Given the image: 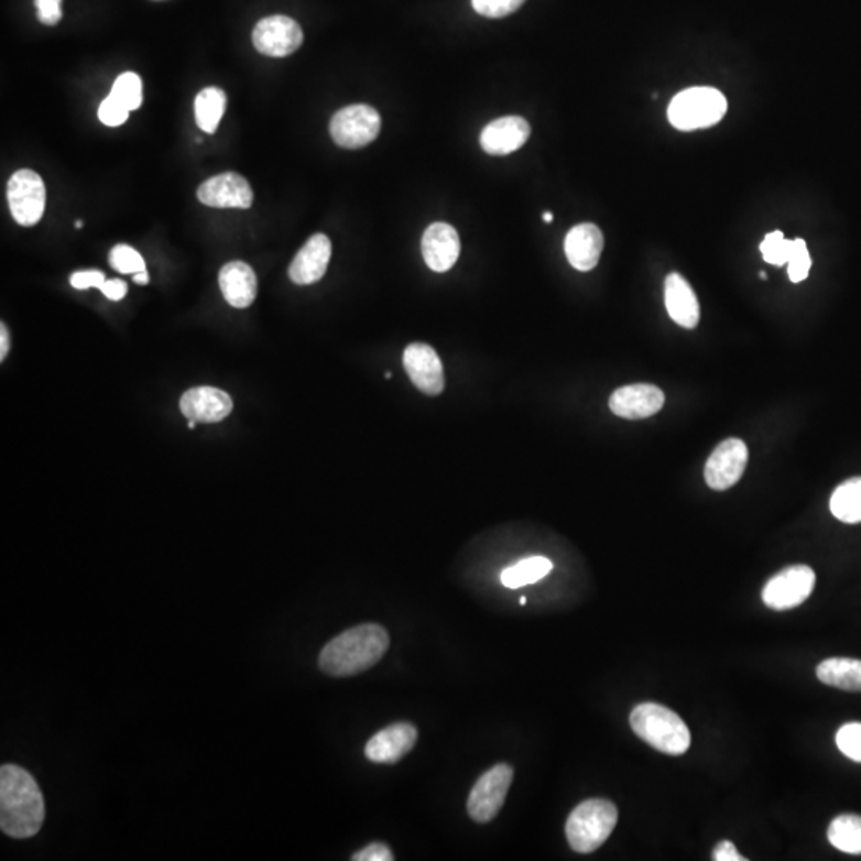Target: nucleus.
I'll list each match as a JSON object with an SVG mask.
<instances>
[{
  "label": "nucleus",
  "instance_id": "47",
  "mask_svg": "<svg viewBox=\"0 0 861 861\" xmlns=\"http://www.w3.org/2000/svg\"><path fill=\"white\" fill-rule=\"evenodd\" d=\"M391 377H393V373H391V372H386L385 373V379H391Z\"/></svg>",
  "mask_w": 861,
  "mask_h": 861
},
{
  "label": "nucleus",
  "instance_id": "33",
  "mask_svg": "<svg viewBox=\"0 0 861 861\" xmlns=\"http://www.w3.org/2000/svg\"><path fill=\"white\" fill-rule=\"evenodd\" d=\"M525 0H472V7L479 15L486 18H504L517 12Z\"/></svg>",
  "mask_w": 861,
  "mask_h": 861
},
{
  "label": "nucleus",
  "instance_id": "37",
  "mask_svg": "<svg viewBox=\"0 0 861 861\" xmlns=\"http://www.w3.org/2000/svg\"><path fill=\"white\" fill-rule=\"evenodd\" d=\"M355 861H393L394 855L390 847L383 842H373L351 857Z\"/></svg>",
  "mask_w": 861,
  "mask_h": 861
},
{
  "label": "nucleus",
  "instance_id": "36",
  "mask_svg": "<svg viewBox=\"0 0 861 861\" xmlns=\"http://www.w3.org/2000/svg\"><path fill=\"white\" fill-rule=\"evenodd\" d=\"M106 283V275L99 270H85L70 276V286L78 291L90 290V287H101Z\"/></svg>",
  "mask_w": 861,
  "mask_h": 861
},
{
  "label": "nucleus",
  "instance_id": "41",
  "mask_svg": "<svg viewBox=\"0 0 861 861\" xmlns=\"http://www.w3.org/2000/svg\"><path fill=\"white\" fill-rule=\"evenodd\" d=\"M133 281L134 283L139 284V286H145V284H149L151 277H149L148 270H144V272L134 273Z\"/></svg>",
  "mask_w": 861,
  "mask_h": 861
},
{
  "label": "nucleus",
  "instance_id": "20",
  "mask_svg": "<svg viewBox=\"0 0 861 861\" xmlns=\"http://www.w3.org/2000/svg\"><path fill=\"white\" fill-rule=\"evenodd\" d=\"M603 233L596 224H579L568 231L565 238V254L569 265L579 272L596 269L603 251Z\"/></svg>",
  "mask_w": 861,
  "mask_h": 861
},
{
  "label": "nucleus",
  "instance_id": "42",
  "mask_svg": "<svg viewBox=\"0 0 861 861\" xmlns=\"http://www.w3.org/2000/svg\"><path fill=\"white\" fill-rule=\"evenodd\" d=\"M544 222L551 224L554 220L553 212L546 211L543 215Z\"/></svg>",
  "mask_w": 861,
  "mask_h": 861
},
{
  "label": "nucleus",
  "instance_id": "3",
  "mask_svg": "<svg viewBox=\"0 0 861 861\" xmlns=\"http://www.w3.org/2000/svg\"><path fill=\"white\" fill-rule=\"evenodd\" d=\"M632 731L657 752L679 756L691 746V732L671 708L660 704H640L632 710Z\"/></svg>",
  "mask_w": 861,
  "mask_h": 861
},
{
  "label": "nucleus",
  "instance_id": "10",
  "mask_svg": "<svg viewBox=\"0 0 861 861\" xmlns=\"http://www.w3.org/2000/svg\"><path fill=\"white\" fill-rule=\"evenodd\" d=\"M252 42L262 55L284 58L293 55L304 44V31L301 24L290 17L263 18L255 24Z\"/></svg>",
  "mask_w": 861,
  "mask_h": 861
},
{
  "label": "nucleus",
  "instance_id": "34",
  "mask_svg": "<svg viewBox=\"0 0 861 861\" xmlns=\"http://www.w3.org/2000/svg\"><path fill=\"white\" fill-rule=\"evenodd\" d=\"M98 116L106 127H120V124L127 122L130 110L124 108L122 102L117 101L113 96L109 95L99 106Z\"/></svg>",
  "mask_w": 861,
  "mask_h": 861
},
{
  "label": "nucleus",
  "instance_id": "4",
  "mask_svg": "<svg viewBox=\"0 0 861 861\" xmlns=\"http://www.w3.org/2000/svg\"><path fill=\"white\" fill-rule=\"evenodd\" d=\"M618 809L608 799H587L579 804L567 820L568 844L575 852H596L607 842L618 825Z\"/></svg>",
  "mask_w": 861,
  "mask_h": 861
},
{
  "label": "nucleus",
  "instance_id": "40",
  "mask_svg": "<svg viewBox=\"0 0 861 861\" xmlns=\"http://www.w3.org/2000/svg\"><path fill=\"white\" fill-rule=\"evenodd\" d=\"M9 330H7L6 324H0V361H6L7 355H9Z\"/></svg>",
  "mask_w": 861,
  "mask_h": 861
},
{
  "label": "nucleus",
  "instance_id": "11",
  "mask_svg": "<svg viewBox=\"0 0 861 861\" xmlns=\"http://www.w3.org/2000/svg\"><path fill=\"white\" fill-rule=\"evenodd\" d=\"M749 462V448L740 439H726L713 454L708 457L706 465V482L710 489L717 492L731 489L742 479Z\"/></svg>",
  "mask_w": 861,
  "mask_h": 861
},
{
  "label": "nucleus",
  "instance_id": "39",
  "mask_svg": "<svg viewBox=\"0 0 861 861\" xmlns=\"http://www.w3.org/2000/svg\"><path fill=\"white\" fill-rule=\"evenodd\" d=\"M715 861H745L739 850L729 841L720 842L713 850Z\"/></svg>",
  "mask_w": 861,
  "mask_h": 861
},
{
  "label": "nucleus",
  "instance_id": "18",
  "mask_svg": "<svg viewBox=\"0 0 861 861\" xmlns=\"http://www.w3.org/2000/svg\"><path fill=\"white\" fill-rule=\"evenodd\" d=\"M532 134V128L522 117L509 116L493 120L480 133V148L490 155H509L519 151Z\"/></svg>",
  "mask_w": 861,
  "mask_h": 861
},
{
  "label": "nucleus",
  "instance_id": "28",
  "mask_svg": "<svg viewBox=\"0 0 861 861\" xmlns=\"http://www.w3.org/2000/svg\"><path fill=\"white\" fill-rule=\"evenodd\" d=\"M110 96L122 102L128 110H138L142 105V81L134 73H124L117 78Z\"/></svg>",
  "mask_w": 861,
  "mask_h": 861
},
{
  "label": "nucleus",
  "instance_id": "46",
  "mask_svg": "<svg viewBox=\"0 0 861 861\" xmlns=\"http://www.w3.org/2000/svg\"><path fill=\"white\" fill-rule=\"evenodd\" d=\"M521 604H522V607H525V604H526V599H525V597H522V599H521Z\"/></svg>",
  "mask_w": 861,
  "mask_h": 861
},
{
  "label": "nucleus",
  "instance_id": "7",
  "mask_svg": "<svg viewBox=\"0 0 861 861\" xmlns=\"http://www.w3.org/2000/svg\"><path fill=\"white\" fill-rule=\"evenodd\" d=\"M330 137L344 149H362L379 138L382 119L375 109L366 105L340 109L330 120Z\"/></svg>",
  "mask_w": 861,
  "mask_h": 861
},
{
  "label": "nucleus",
  "instance_id": "29",
  "mask_svg": "<svg viewBox=\"0 0 861 861\" xmlns=\"http://www.w3.org/2000/svg\"><path fill=\"white\" fill-rule=\"evenodd\" d=\"M109 263L116 272L122 275H134V273L144 272L145 262L137 249L128 244H117L109 254Z\"/></svg>",
  "mask_w": 861,
  "mask_h": 861
},
{
  "label": "nucleus",
  "instance_id": "5",
  "mask_svg": "<svg viewBox=\"0 0 861 861\" xmlns=\"http://www.w3.org/2000/svg\"><path fill=\"white\" fill-rule=\"evenodd\" d=\"M728 112V99L711 87H694L678 92L668 106L672 127L679 131H696L720 123Z\"/></svg>",
  "mask_w": 861,
  "mask_h": 861
},
{
  "label": "nucleus",
  "instance_id": "21",
  "mask_svg": "<svg viewBox=\"0 0 861 861\" xmlns=\"http://www.w3.org/2000/svg\"><path fill=\"white\" fill-rule=\"evenodd\" d=\"M665 307L668 316L685 329H694L700 321L697 295L691 284L678 273H671L665 280Z\"/></svg>",
  "mask_w": 861,
  "mask_h": 861
},
{
  "label": "nucleus",
  "instance_id": "2",
  "mask_svg": "<svg viewBox=\"0 0 861 861\" xmlns=\"http://www.w3.org/2000/svg\"><path fill=\"white\" fill-rule=\"evenodd\" d=\"M390 647V635L380 624H361L330 640L321 654L319 667L330 677H355L379 664Z\"/></svg>",
  "mask_w": 861,
  "mask_h": 861
},
{
  "label": "nucleus",
  "instance_id": "35",
  "mask_svg": "<svg viewBox=\"0 0 861 861\" xmlns=\"http://www.w3.org/2000/svg\"><path fill=\"white\" fill-rule=\"evenodd\" d=\"M63 0H35L39 21L45 26H56L62 21Z\"/></svg>",
  "mask_w": 861,
  "mask_h": 861
},
{
  "label": "nucleus",
  "instance_id": "13",
  "mask_svg": "<svg viewBox=\"0 0 861 861\" xmlns=\"http://www.w3.org/2000/svg\"><path fill=\"white\" fill-rule=\"evenodd\" d=\"M197 197L203 205L220 209H249L254 201L247 177L237 173H222L205 181L198 187Z\"/></svg>",
  "mask_w": 861,
  "mask_h": 861
},
{
  "label": "nucleus",
  "instance_id": "24",
  "mask_svg": "<svg viewBox=\"0 0 861 861\" xmlns=\"http://www.w3.org/2000/svg\"><path fill=\"white\" fill-rule=\"evenodd\" d=\"M227 95L222 88H203L195 98V119L201 131L215 134L220 119L226 113Z\"/></svg>",
  "mask_w": 861,
  "mask_h": 861
},
{
  "label": "nucleus",
  "instance_id": "25",
  "mask_svg": "<svg viewBox=\"0 0 861 861\" xmlns=\"http://www.w3.org/2000/svg\"><path fill=\"white\" fill-rule=\"evenodd\" d=\"M554 565L546 557H528L517 562L501 573V582L508 589H521V587L535 585L546 578L553 571Z\"/></svg>",
  "mask_w": 861,
  "mask_h": 861
},
{
  "label": "nucleus",
  "instance_id": "14",
  "mask_svg": "<svg viewBox=\"0 0 861 861\" xmlns=\"http://www.w3.org/2000/svg\"><path fill=\"white\" fill-rule=\"evenodd\" d=\"M664 404V391L650 383L619 388L610 397L611 412L625 419L650 418L661 412Z\"/></svg>",
  "mask_w": 861,
  "mask_h": 861
},
{
  "label": "nucleus",
  "instance_id": "12",
  "mask_svg": "<svg viewBox=\"0 0 861 861\" xmlns=\"http://www.w3.org/2000/svg\"><path fill=\"white\" fill-rule=\"evenodd\" d=\"M402 362H404L405 372L411 377L412 383L422 393L428 394V396H439L443 393L446 388L444 366L433 347L415 341L405 348Z\"/></svg>",
  "mask_w": 861,
  "mask_h": 861
},
{
  "label": "nucleus",
  "instance_id": "9",
  "mask_svg": "<svg viewBox=\"0 0 861 861\" xmlns=\"http://www.w3.org/2000/svg\"><path fill=\"white\" fill-rule=\"evenodd\" d=\"M514 770L497 764L476 782L468 798V814L477 824H489L500 813L511 788Z\"/></svg>",
  "mask_w": 861,
  "mask_h": 861
},
{
  "label": "nucleus",
  "instance_id": "32",
  "mask_svg": "<svg viewBox=\"0 0 861 861\" xmlns=\"http://www.w3.org/2000/svg\"><path fill=\"white\" fill-rule=\"evenodd\" d=\"M836 743L847 758L861 763V723L842 726L836 734Z\"/></svg>",
  "mask_w": 861,
  "mask_h": 861
},
{
  "label": "nucleus",
  "instance_id": "15",
  "mask_svg": "<svg viewBox=\"0 0 861 861\" xmlns=\"http://www.w3.org/2000/svg\"><path fill=\"white\" fill-rule=\"evenodd\" d=\"M418 731L411 723H394L377 732L366 745V756L372 763L396 764L414 749Z\"/></svg>",
  "mask_w": 861,
  "mask_h": 861
},
{
  "label": "nucleus",
  "instance_id": "44",
  "mask_svg": "<svg viewBox=\"0 0 861 861\" xmlns=\"http://www.w3.org/2000/svg\"><path fill=\"white\" fill-rule=\"evenodd\" d=\"M81 227H84V222H81V220H77L76 229H81Z\"/></svg>",
  "mask_w": 861,
  "mask_h": 861
},
{
  "label": "nucleus",
  "instance_id": "8",
  "mask_svg": "<svg viewBox=\"0 0 861 861\" xmlns=\"http://www.w3.org/2000/svg\"><path fill=\"white\" fill-rule=\"evenodd\" d=\"M816 581V573L807 565H793L782 569L764 586V604L775 611L793 610L809 599Z\"/></svg>",
  "mask_w": 861,
  "mask_h": 861
},
{
  "label": "nucleus",
  "instance_id": "19",
  "mask_svg": "<svg viewBox=\"0 0 861 861\" xmlns=\"http://www.w3.org/2000/svg\"><path fill=\"white\" fill-rule=\"evenodd\" d=\"M333 255V243L323 233L313 235L290 266V277L298 286L318 283L326 275Z\"/></svg>",
  "mask_w": 861,
  "mask_h": 861
},
{
  "label": "nucleus",
  "instance_id": "30",
  "mask_svg": "<svg viewBox=\"0 0 861 861\" xmlns=\"http://www.w3.org/2000/svg\"><path fill=\"white\" fill-rule=\"evenodd\" d=\"M792 249L793 241L786 240L782 231H772L761 243V254H763L764 261L771 265H786Z\"/></svg>",
  "mask_w": 861,
  "mask_h": 861
},
{
  "label": "nucleus",
  "instance_id": "16",
  "mask_svg": "<svg viewBox=\"0 0 861 861\" xmlns=\"http://www.w3.org/2000/svg\"><path fill=\"white\" fill-rule=\"evenodd\" d=\"M460 251L458 231L446 222L433 224L423 233V259L433 272H448L460 258Z\"/></svg>",
  "mask_w": 861,
  "mask_h": 861
},
{
  "label": "nucleus",
  "instance_id": "38",
  "mask_svg": "<svg viewBox=\"0 0 861 861\" xmlns=\"http://www.w3.org/2000/svg\"><path fill=\"white\" fill-rule=\"evenodd\" d=\"M99 291H101L109 301L119 302L127 295L128 286L122 280H106V283L99 287Z\"/></svg>",
  "mask_w": 861,
  "mask_h": 861
},
{
  "label": "nucleus",
  "instance_id": "1",
  "mask_svg": "<svg viewBox=\"0 0 861 861\" xmlns=\"http://www.w3.org/2000/svg\"><path fill=\"white\" fill-rule=\"evenodd\" d=\"M45 820V803L37 782L15 764L0 770V828L10 838L37 835Z\"/></svg>",
  "mask_w": 861,
  "mask_h": 861
},
{
  "label": "nucleus",
  "instance_id": "26",
  "mask_svg": "<svg viewBox=\"0 0 861 861\" xmlns=\"http://www.w3.org/2000/svg\"><path fill=\"white\" fill-rule=\"evenodd\" d=\"M832 515L844 523L861 522V477L846 480L830 500Z\"/></svg>",
  "mask_w": 861,
  "mask_h": 861
},
{
  "label": "nucleus",
  "instance_id": "31",
  "mask_svg": "<svg viewBox=\"0 0 861 861\" xmlns=\"http://www.w3.org/2000/svg\"><path fill=\"white\" fill-rule=\"evenodd\" d=\"M786 265H788V276L789 280H792V283H800V281H804L809 276L813 261H810L806 241L800 240V238H798V240H793L792 254H789L788 263H786Z\"/></svg>",
  "mask_w": 861,
  "mask_h": 861
},
{
  "label": "nucleus",
  "instance_id": "27",
  "mask_svg": "<svg viewBox=\"0 0 861 861\" xmlns=\"http://www.w3.org/2000/svg\"><path fill=\"white\" fill-rule=\"evenodd\" d=\"M828 841L832 847L850 855H861V817H836L828 827Z\"/></svg>",
  "mask_w": 861,
  "mask_h": 861
},
{
  "label": "nucleus",
  "instance_id": "22",
  "mask_svg": "<svg viewBox=\"0 0 861 861\" xmlns=\"http://www.w3.org/2000/svg\"><path fill=\"white\" fill-rule=\"evenodd\" d=\"M224 298L235 308H248L258 297V276L244 262H230L219 273Z\"/></svg>",
  "mask_w": 861,
  "mask_h": 861
},
{
  "label": "nucleus",
  "instance_id": "17",
  "mask_svg": "<svg viewBox=\"0 0 861 861\" xmlns=\"http://www.w3.org/2000/svg\"><path fill=\"white\" fill-rule=\"evenodd\" d=\"M233 411V401L226 391L212 386H198L185 391L181 397V412L197 423L222 422Z\"/></svg>",
  "mask_w": 861,
  "mask_h": 861
},
{
  "label": "nucleus",
  "instance_id": "23",
  "mask_svg": "<svg viewBox=\"0 0 861 861\" xmlns=\"http://www.w3.org/2000/svg\"><path fill=\"white\" fill-rule=\"evenodd\" d=\"M817 678L842 691L861 693V661L832 657L817 667Z\"/></svg>",
  "mask_w": 861,
  "mask_h": 861
},
{
  "label": "nucleus",
  "instance_id": "6",
  "mask_svg": "<svg viewBox=\"0 0 861 861\" xmlns=\"http://www.w3.org/2000/svg\"><path fill=\"white\" fill-rule=\"evenodd\" d=\"M10 212L21 227H34L44 217L46 188L44 179L35 171L20 170L7 185Z\"/></svg>",
  "mask_w": 861,
  "mask_h": 861
},
{
  "label": "nucleus",
  "instance_id": "45",
  "mask_svg": "<svg viewBox=\"0 0 861 861\" xmlns=\"http://www.w3.org/2000/svg\"><path fill=\"white\" fill-rule=\"evenodd\" d=\"M761 280H767L766 273L761 272L760 273Z\"/></svg>",
  "mask_w": 861,
  "mask_h": 861
},
{
  "label": "nucleus",
  "instance_id": "43",
  "mask_svg": "<svg viewBox=\"0 0 861 861\" xmlns=\"http://www.w3.org/2000/svg\"><path fill=\"white\" fill-rule=\"evenodd\" d=\"M195 426H197V422H194V419H188V428L194 429Z\"/></svg>",
  "mask_w": 861,
  "mask_h": 861
}]
</instances>
